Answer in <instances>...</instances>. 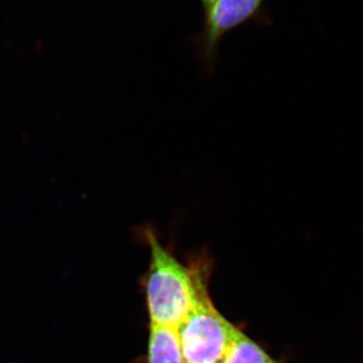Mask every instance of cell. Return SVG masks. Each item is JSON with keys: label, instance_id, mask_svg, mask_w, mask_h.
Listing matches in <instances>:
<instances>
[{"label": "cell", "instance_id": "1", "mask_svg": "<svg viewBox=\"0 0 363 363\" xmlns=\"http://www.w3.org/2000/svg\"><path fill=\"white\" fill-rule=\"evenodd\" d=\"M140 234L152 252L147 279L150 324L178 328L194 305L195 272L189 271L162 247L152 227L140 228Z\"/></svg>", "mask_w": 363, "mask_h": 363}, {"label": "cell", "instance_id": "2", "mask_svg": "<svg viewBox=\"0 0 363 363\" xmlns=\"http://www.w3.org/2000/svg\"><path fill=\"white\" fill-rule=\"evenodd\" d=\"M199 272H195L196 297L187 317L178 327L185 363L221 362L238 333L215 309Z\"/></svg>", "mask_w": 363, "mask_h": 363}, {"label": "cell", "instance_id": "3", "mask_svg": "<svg viewBox=\"0 0 363 363\" xmlns=\"http://www.w3.org/2000/svg\"><path fill=\"white\" fill-rule=\"evenodd\" d=\"M266 0H212L204 7L201 32L191 40L207 75L216 67L222 39L248 23L269 25L264 11Z\"/></svg>", "mask_w": 363, "mask_h": 363}, {"label": "cell", "instance_id": "4", "mask_svg": "<svg viewBox=\"0 0 363 363\" xmlns=\"http://www.w3.org/2000/svg\"><path fill=\"white\" fill-rule=\"evenodd\" d=\"M149 363H185L177 327L150 324Z\"/></svg>", "mask_w": 363, "mask_h": 363}, {"label": "cell", "instance_id": "5", "mask_svg": "<svg viewBox=\"0 0 363 363\" xmlns=\"http://www.w3.org/2000/svg\"><path fill=\"white\" fill-rule=\"evenodd\" d=\"M222 363H277L255 341L241 333L234 336L227 348Z\"/></svg>", "mask_w": 363, "mask_h": 363}, {"label": "cell", "instance_id": "6", "mask_svg": "<svg viewBox=\"0 0 363 363\" xmlns=\"http://www.w3.org/2000/svg\"><path fill=\"white\" fill-rule=\"evenodd\" d=\"M199 1L201 2L203 9H204V7H206L212 0H199Z\"/></svg>", "mask_w": 363, "mask_h": 363}, {"label": "cell", "instance_id": "7", "mask_svg": "<svg viewBox=\"0 0 363 363\" xmlns=\"http://www.w3.org/2000/svg\"><path fill=\"white\" fill-rule=\"evenodd\" d=\"M212 363H222L221 362H212Z\"/></svg>", "mask_w": 363, "mask_h": 363}]
</instances>
